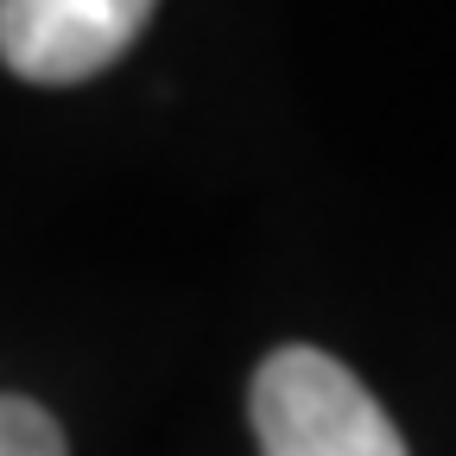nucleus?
<instances>
[{"label": "nucleus", "mask_w": 456, "mask_h": 456, "mask_svg": "<svg viewBox=\"0 0 456 456\" xmlns=\"http://www.w3.org/2000/svg\"><path fill=\"white\" fill-rule=\"evenodd\" d=\"M159 0H0V57L26 83H89L121 57Z\"/></svg>", "instance_id": "f03ea898"}, {"label": "nucleus", "mask_w": 456, "mask_h": 456, "mask_svg": "<svg viewBox=\"0 0 456 456\" xmlns=\"http://www.w3.org/2000/svg\"><path fill=\"white\" fill-rule=\"evenodd\" d=\"M248 412L260 456H406V437L380 399L336 355L305 342H285L260 362Z\"/></svg>", "instance_id": "f257e3e1"}, {"label": "nucleus", "mask_w": 456, "mask_h": 456, "mask_svg": "<svg viewBox=\"0 0 456 456\" xmlns=\"http://www.w3.org/2000/svg\"><path fill=\"white\" fill-rule=\"evenodd\" d=\"M0 456H70V450L45 406H32L20 393H0Z\"/></svg>", "instance_id": "7ed1b4c3"}]
</instances>
